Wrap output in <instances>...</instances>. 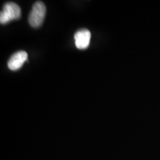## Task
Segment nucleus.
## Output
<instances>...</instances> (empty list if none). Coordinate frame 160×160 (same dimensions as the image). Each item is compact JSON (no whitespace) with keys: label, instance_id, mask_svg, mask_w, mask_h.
Wrapping results in <instances>:
<instances>
[{"label":"nucleus","instance_id":"obj_1","mask_svg":"<svg viewBox=\"0 0 160 160\" xmlns=\"http://www.w3.org/2000/svg\"><path fill=\"white\" fill-rule=\"evenodd\" d=\"M46 14V7L42 2L37 1L33 4L29 14V23L31 27L39 28L42 24Z\"/></svg>","mask_w":160,"mask_h":160},{"label":"nucleus","instance_id":"obj_2","mask_svg":"<svg viewBox=\"0 0 160 160\" xmlns=\"http://www.w3.org/2000/svg\"><path fill=\"white\" fill-rule=\"evenodd\" d=\"M21 17V8L14 2H7L3 6L0 13V22L6 24L11 20L18 19Z\"/></svg>","mask_w":160,"mask_h":160},{"label":"nucleus","instance_id":"obj_3","mask_svg":"<svg viewBox=\"0 0 160 160\" xmlns=\"http://www.w3.org/2000/svg\"><path fill=\"white\" fill-rule=\"evenodd\" d=\"M91 32L87 29H82L78 31L74 35L76 47L78 49H86L90 45L91 42Z\"/></svg>","mask_w":160,"mask_h":160},{"label":"nucleus","instance_id":"obj_4","mask_svg":"<svg viewBox=\"0 0 160 160\" xmlns=\"http://www.w3.org/2000/svg\"><path fill=\"white\" fill-rule=\"evenodd\" d=\"M28 59V53L24 51L13 53L8 62V66L11 71H17L21 68L24 62Z\"/></svg>","mask_w":160,"mask_h":160}]
</instances>
